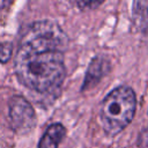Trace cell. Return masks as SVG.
Returning <instances> with one entry per match:
<instances>
[{"label": "cell", "mask_w": 148, "mask_h": 148, "mask_svg": "<svg viewBox=\"0 0 148 148\" xmlns=\"http://www.w3.org/2000/svg\"><path fill=\"white\" fill-rule=\"evenodd\" d=\"M68 38L51 20L36 21L23 32L15 54L14 69L18 81L39 94H57L65 79Z\"/></svg>", "instance_id": "1"}, {"label": "cell", "mask_w": 148, "mask_h": 148, "mask_svg": "<svg viewBox=\"0 0 148 148\" xmlns=\"http://www.w3.org/2000/svg\"><path fill=\"white\" fill-rule=\"evenodd\" d=\"M136 109V97L132 88L119 86L103 99L99 118L103 130L109 135L120 133L132 121Z\"/></svg>", "instance_id": "2"}, {"label": "cell", "mask_w": 148, "mask_h": 148, "mask_svg": "<svg viewBox=\"0 0 148 148\" xmlns=\"http://www.w3.org/2000/svg\"><path fill=\"white\" fill-rule=\"evenodd\" d=\"M9 121L15 132L25 134L36 125V113L32 105L20 95H15L9 101Z\"/></svg>", "instance_id": "3"}, {"label": "cell", "mask_w": 148, "mask_h": 148, "mask_svg": "<svg viewBox=\"0 0 148 148\" xmlns=\"http://www.w3.org/2000/svg\"><path fill=\"white\" fill-rule=\"evenodd\" d=\"M109 67H110V64L106 58L101 57V56L95 57L88 67V71H87V74L83 81L82 90L96 84L102 79V76L108 73Z\"/></svg>", "instance_id": "4"}, {"label": "cell", "mask_w": 148, "mask_h": 148, "mask_svg": "<svg viewBox=\"0 0 148 148\" xmlns=\"http://www.w3.org/2000/svg\"><path fill=\"white\" fill-rule=\"evenodd\" d=\"M65 135H66L65 126L60 123H54L50 125L42 135L38 142V148H58Z\"/></svg>", "instance_id": "5"}, {"label": "cell", "mask_w": 148, "mask_h": 148, "mask_svg": "<svg viewBox=\"0 0 148 148\" xmlns=\"http://www.w3.org/2000/svg\"><path fill=\"white\" fill-rule=\"evenodd\" d=\"M133 15L140 25L148 23V1H136L133 3Z\"/></svg>", "instance_id": "6"}, {"label": "cell", "mask_w": 148, "mask_h": 148, "mask_svg": "<svg viewBox=\"0 0 148 148\" xmlns=\"http://www.w3.org/2000/svg\"><path fill=\"white\" fill-rule=\"evenodd\" d=\"M13 53V45L9 42H2L0 43V62L5 64L7 62Z\"/></svg>", "instance_id": "7"}, {"label": "cell", "mask_w": 148, "mask_h": 148, "mask_svg": "<svg viewBox=\"0 0 148 148\" xmlns=\"http://www.w3.org/2000/svg\"><path fill=\"white\" fill-rule=\"evenodd\" d=\"M101 3H102V2H97V1H79V2H76V5H77L79 7H81L82 9L97 7V6H99Z\"/></svg>", "instance_id": "8"}, {"label": "cell", "mask_w": 148, "mask_h": 148, "mask_svg": "<svg viewBox=\"0 0 148 148\" xmlns=\"http://www.w3.org/2000/svg\"><path fill=\"white\" fill-rule=\"evenodd\" d=\"M2 6H5V2H2V1H0V7H2Z\"/></svg>", "instance_id": "9"}]
</instances>
